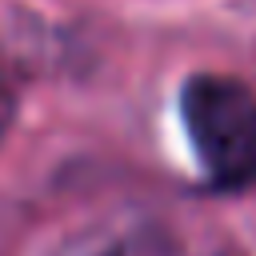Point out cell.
<instances>
[{
	"mask_svg": "<svg viewBox=\"0 0 256 256\" xmlns=\"http://www.w3.org/2000/svg\"><path fill=\"white\" fill-rule=\"evenodd\" d=\"M180 116L204 176L216 188H248L256 180V96L216 72H200L180 92Z\"/></svg>",
	"mask_w": 256,
	"mask_h": 256,
	"instance_id": "obj_1",
	"label": "cell"
},
{
	"mask_svg": "<svg viewBox=\"0 0 256 256\" xmlns=\"http://www.w3.org/2000/svg\"><path fill=\"white\" fill-rule=\"evenodd\" d=\"M12 116H16V92L8 88V80H0V140L8 136V128H12Z\"/></svg>",
	"mask_w": 256,
	"mask_h": 256,
	"instance_id": "obj_2",
	"label": "cell"
},
{
	"mask_svg": "<svg viewBox=\"0 0 256 256\" xmlns=\"http://www.w3.org/2000/svg\"><path fill=\"white\" fill-rule=\"evenodd\" d=\"M112 256H116V252H112Z\"/></svg>",
	"mask_w": 256,
	"mask_h": 256,
	"instance_id": "obj_3",
	"label": "cell"
}]
</instances>
